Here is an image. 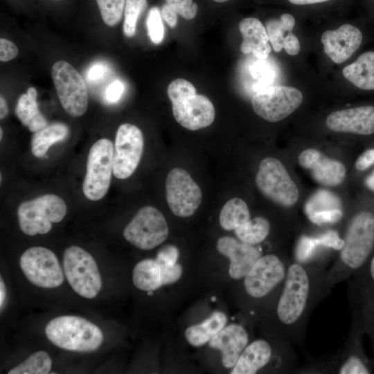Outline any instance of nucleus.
Here are the masks:
<instances>
[{"mask_svg": "<svg viewBox=\"0 0 374 374\" xmlns=\"http://www.w3.org/2000/svg\"><path fill=\"white\" fill-rule=\"evenodd\" d=\"M328 269L325 261L310 258L290 262L283 284L270 304L273 338L303 344L312 312L332 291L326 279Z\"/></svg>", "mask_w": 374, "mask_h": 374, "instance_id": "1", "label": "nucleus"}, {"mask_svg": "<svg viewBox=\"0 0 374 374\" xmlns=\"http://www.w3.org/2000/svg\"><path fill=\"white\" fill-rule=\"evenodd\" d=\"M343 240L339 256L327 272V283L331 290L368 259L374 247V215L362 211L354 215L348 222Z\"/></svg>", "mask_w": 374, "mask_h": 374, "instance_id": "2", "label": "nucleus"}, {"mask_svg": "<svg viewBox=\"0 0 374 374\" xmlns=\"http://www.w3.org/2000/svg\"><path fill=\"white\" fill-rule=\"evenodd\" d=\"M47 339L55 346L69 351L91 352L103 344L100 328L78 316L63 315L51 319L45 327Z\"/></svg>", "mask_w": 374, "mask_h": 374, "instance_id": "3", "label": "nucleus"}, {"mask_svg": "<svg viewBox=\"0 0 374 374\" xmlns=\"http://www.w3.org/2000/svg\"><path fill=\"white\" fill-rule=\"evenodd\" d=\"M294 345L275 338L272 343L264 339L249 344L240 355L231 374H255L274 362L285 373H293L296 368L297 356Z\"/></svg>", "mask_w": 374, "mask_h": 374, "instance_id": "4", "label": "nucleus"}, {"mask_svg": "<svg viewBox=\"0 0 374 374\" xmlns=\"http://www.w3.org/2000/svg\"><path fill=\"white\" fill-rule=\"evenodd\" d=\"M290 262L274 253L261 256L242 278L246 295L255 301L274 299L283 284Z\"/></svg>", "mask_w": 374, "mask_h": 374, "instance_id": "5", "label": "nucleus"}, {"mask_svg": "<svg viewBox=\"0 0 374 374\" xmlns=\"http://www.w3.org/2000/svg\"><path fill=\"white\" fill-rule=\"evenodd\" d=\"M67 208L64 201L54 194H45L22 202L17 209L19 226L27 235L45 234L65 217Z\"/></svg>", "mask_w": 374, "mask_h": 374, "instance_id": "6", "label": "nucleus"}, {"mask_svg": "<svg viewBox=\"0 0 374 374\" xmlns=\"http://www.w3.org/2000/svg\"><path fill=\"white\" fill-rule=\"evenodd\" d=\"M63 270L69 284L78 295L95 298L102 288V279L93 256L78 246L67 247L63 253Z\"/></svg>", "mask_w": 374, "mask_h": 374, "instance_id": "7", "label": "nucleus"}, {"mask_svg": "<svg viewBox=\"0 0 374 374\" xmlns=\"http://www.w3.org/2000/svg\"><path fill=\"white\" fill-rule=\"evenodd\" d=\"M113 160L114 148L109 139H100L91 147L82 184L84 195L88 199L100 200L107 193L113 172Z\"/></svg>", "mask_w": 374, "mask_h": 374, "instance_id": "8", "label": "nucleus"}, {"mask_svg": "<svg viewBox=\"0 0 374 374\" xmlns=\"http://www.w3.org/2000/svg\"><path fill=\"white\" fill-rule=\"evenodd\" d=\"M51 73L64 109L72 116H82L88 106V91L82 75L72 65L62 60L53 65Z\"/></svg>", "mask_w": 374, "mask_h": 374, "instance_id": "9", "label": "nucleus"}, {"mask_svg": "<svg viewBox=\"0 0 374 374\" xmlns=\"http://www.w3.org/2000/svg\"><path fill=\"white\" fill-rule=\"evenodd\" d=\"M168 233L163 215L150 206L140 208L123 231L125 239L143 250L157 247L166 240Z\"/></svg>", "mask_w": 374, "mask_h": 374, "instance_id": "10", "label": "nucleus"}, {"mask_svg": "<svg viewBox=\"0 0 374 374\" xmlns=\"http://www.w3.org/2000/svg\"><path fill=\"white\" fill-rule=\"evenodd\" d=\"M256 182L263 195L283 206H292L298 199L297 186L277 159L267 157L261 161Z\"/></svg>", "mask_w": 374, "mask_h": 374, "instance_id": "11", "label": "nucleus"}, {"mask_svg": "<svg viewBox=\"0 0 374 374\" xmlns=\"http://www.w3.org/2000/svg\"><path fill=\"white\" fill-rule=\"evenodd\" d=\"M19 265L28 281L39 287L55 288L64 282V270L56 255L47 248L27 249L20 257Z\"/></svg>", "mask_w": 374, "mask_h": 374, "instance_id": "12", "label": "nucleus"}, {"mask_svg": "<svg viewBox=\"0 0 374 374\" xmlns=\"http://www.w3.org/2000/svg\"><path fill=\"white\" fill-rule=\"evenodd\" d=\"M303 95L288 86H269L256 91L251 106L257 115L269 122H278L293 113L301 104Z\"/></svg>", "mask_w": 374, "mask_h": 374, "instance_id": "13", "label": "nucleus"}, {"mask_svg": "<svg viewBox=\"0 0 374 374\" xmlns=\"http://www.w3.org/2000/svg\"><path fill=\"white\" fill-rule=\"evenodd\" d=\"M168 206L177 216L186 217L198 208L202 199L200 188L185 170H171L166 181Z\"/></svg>", "mask_w": 374, "mask_h": 374, "instance_id": "14", "label": "nucleus"}, {"mask_svg": "<svg viewBox=\"0 0 374 374\" xmlns=\"http://www.w3.org/2000/svg\"><path fill=\"white\" fill-rule=\"evenodd\" d=\"M143 136L140 129L130 123L117 130L113 160L114 175L120 179L130 177L136 169L143 151Z\"/></svg>", "mask_w": 374, "mask_h": 374, "instance_id": "15", "label": "nucleus"}, {"mask_svg": "<svg viewBox=\"0 0 374 374\" xmlns=\"http://www.w3.org/2000/svg\"><path fill=\"white\" fill-rule=\"evenodd\" d=\"M354 332H351L346 343L331 358L306 366L296 368V373H332V374H368L371 371L357 351Z\"/></svg>", "mask_w": 374, "mask_h": 374, "instance_id": "16", "label": "nucleus"}, {"mask_svg": "<svg viewBox=\"0 0 374 374\" xmlns=\"http://www.w3.org/2000/svg\"><path fill=\"white\" fill-rule=\"evenodd\" d=\"M172 105L176 121L187 130H197L204 128L214 121V106L204 95L196 93Z\"/></svg>", "mask_w": 374, "mask_h": 374, "instance_id": "17", "label": "nucleus"}, {"mask_svg": "<svg viewBox=\"0 0 374 374\" xmlns=\"http://www.w3.org/2000/svg\"><path fill=\"white\" fill-rule=\"evenodd\" d=\"M217 249L229 259V274L234 280L242 279L262 256L260 249L256 245L229 236L218 239Z\"/></svg>", "mask_w": 374, "mask_h": 374, "instance_id": "18", "label": "nucleus"}, {"mask_svg": "<svg viewBox=\"0 0 374 374\" xmlns=\"http://www.w3.org/2000/svg\"><path fill=\"white\" fill-rule=\"evenodd\" d=\"M325 53L335 63L349 58L359 47L362 34L357 27L346 24L333 30L325 31L321 37Z\"/></svg>", "mask_w": 374, "mask_h": 374, "instance_id": "19", "label": "nucleus"}, {"mask_svg": "<svg viewBox=\"0 0 374 374\" xmlns=\"http://www.w3.org/2000/svg\"><path fill=\"white\" fill-rule=\"evenodd\" d=\"M326 125L335 132L371 134L374 133V107L361 106L334 112L327 117Z\"/></svg>", "mask_w": 374, "mask_h": 374, "instance_id": "20", "label": "nucleus"}, {"mask_svg": "<svg viewBox=\"0 0 374 374\" xmlns=\"http://www.w3.org/2000/svg\"><path fill=\"white\" fill-rule=\"evenodd\" d=\"M301 166L310 170L317 182L324 186H337L341 183L346 176L344 164L326 157L315 149H306L299 155Z\"/></svg>", "mask_w": 374, "mask_h": 374, "instance_id": "21", "label": "nucleus"}, {"mask_svg": "<svg viewBox=\"0 0 374 374\" xmlns=\"http://www.w3.org/2000/svg\"><path fill=\"white\" fill-rule=\"evenodd\" d=\"M249 344V334L240 324L224 327L209 341V346L222 353V362L226 368H233Z\"/></svg>", "mask_w": 374, "mask_h": 374, "instance_id": "22", "label": "nucleus"}, {"mask_svg": "<svg viewBox=\"0 0 374 374\" xmlns=\"http://www.w3.org/2000/svg\"><path fill=\"white\" fill-rule=\"evenodd\" d=\"M239 30L242 35L240 51L244 54L253 53L260 60L268 57L271 52L269 39L265 27L254 17H247L239 23Z\"/></svg>", "mask_w": 374, "mask_h": 374, "instance_id": "23", "label": "nucleus"}, {"mask_svg": "<svg viewBox=\"0 0 374 374\" xmlns=\"http://www.w3.org/2000/svg\"><path fill=\"white\" fill-rule=\"evenodd\" d=\"M343 75L355 87L364 90L374 89V51L360 55L342 70Z\"/></svg>", "mask_w": 374, "mask_h": 374, "instance_id": "24", "label": "nucleus"}, {"mask_svg": "<svg viewBox=\"0 0 374 374\" xmlns=\"http://www.w3.org/2000/svg\"><path fill=\"white\" fill-rule=\"evenodd\" d=\"M226 316L222 312L215 311L202 323L189 326L185 330L188 342L195 347L208 342L224 327Z\"/></svg>", "mask_w": 374, "mask_h": 374, "instance_id": "25", "label": "nucleus"}, {"mask_svg": "<svg viewBox=\"0 0 374 374\" xmlns=\"http://www.w3.org/2000/svg\"><path fill=\"white\" fill-rule=\"evenodd\" d=\"M132 282L136 288L145 292L161 287V269L157 260L148 258L139 262L132 271Z\"/></svg>", "mask_w": 374, "mask_h": 374, "instance_id": "26", "label": "nucleus"}, {"mask_svg": "<svg viewBox=\"0 0 374 374\" xmlns=\"http://www.w3.org/2000/svg\"><path fill=\"white\" fill-rule=\"evenodd\" d=\"M69 134V127L62 123L46 125L35 132L31 138V152L37 157H44L50 147L64 140Z\"/></svg>", "mask_w": 374, "mask_h": 374, "instance_id": "27", "label": "nucleus"}, {"mask_svg": "<svg viewBox=\"0 0 374 374\" xmlns=\"http://www.w3.org/2000/svg\"><path fill=\"white\" fill-rule=\"evenodd\" d=\"M15 114L30 132H35L47 125V121L40 113L37 98L30 97L27 93L22 94L17 102Z\"/></svg>", "mask_w": 374, "mask_h": 374, "instance_id": "28", "label": "nucleus"}, {"mask_svg": "<svg viewBox=\"0 0 374 374\" xmlns=\"http://www.w3.org/2000/svg\"><path fill=\"white\" fill-rule=\"evenodd\" d=\"M250 220V212L244 201L235 197L229 199L220 213V226L226 231L234 230Z\"/></svg>", "mask_w": 374, "mask_h": 374, "instance_id": "29", "label": "nucleus"}, {"mask_svg": "<svg viewBox=\"0 0 374 374\" xmlns=\"http://www.w3.org/2000/svg\"><path fill=\"white\" fill-rule=\"evenodd\" d=\"M271 226L267 219L256 217L234 229L238 238L247 244L256 245L264 241L270 233Z\"/></svg>", "mask_w": 374, "mask_h": 374, "instance_id": "30", "label": "nucleus"}, {"mask_svg": "<svg viewBox=\"0 0 374 374\" xmlns=\"http://www.w3.org/2000/svg\"><path fill=\"white\" fill-rule=\"evenodd\" d=\"M295 26L294 17L289 13H284L278 19H271L265 24V28L269 42L276 52L283 48V40L292 32Z\"/></svg>", "mask_w": 374, "mask_h": 374, "instance_id": "31", "label": "nucleus"}, {"mask_svg": "<svg viewBox=\"0 0 374 374\" xmlns=\"http://www.w3.org/2000/svg\"><path fill=\"white\" fill-rule=\"evenodd\" d=\"M52 367V359L44 350L31 354L24 361L10 369L8 374H46Z\"/></svg>", "mask_w": 374, "mask_h": 374, "instance_id": "32", "label": "nucleus"}, {"mask_svg": "<svg viewBox=\"0 0 374 374\" xmlns=\"http://www.w3.org/2000/svg\"><path fill=\"white\" fill-rule=\"evenodd\" d=\"M339 199L335 194L325 190L316 192L306 202L305 211L308 216L321 211L341 210Z\"/></svg>", "mask_w": 374, "mask_h": 374, "instance_id": "33", "label": "nucleus"}, {"mask_svg": "<svg viewBox=\"0 0 374 374\" xmlns=\"http://www.w3.org/2000/svg\"><path fill=\"white\" fill-rule=\"evenodd\" d=\"M146 6L147 0H126L123 32L127 37L135 34L138 18Z\"/></svg>", "mask_w": 374, "mask_h": 374, "instance_id": "34", "label": "nucleus"}, {"mask_svg": "<svg viewBox=\"0 0 374 374\" xmlns=\"http://www.w3.org/2000/svg\"><path fill=\"white\" fill-rule=\"evenodd\" d=\"M103 21L116 26L121 19L126 0H96Z\"/></svg>", "mask_w": 374, "mask_h": 374, "instance_id": "35", "label": "nucleus"}, {"mask_svg": "<svg viewBox=\"0 0 374 374\" xmlns=\"http://www.w3.org/2000/svg\"><path fill=\"white\" fill-rule=\"evenodd\" d=\"M146 24L151 41L155 44H160L163 39L164 27L160 10L157 7H153L149 10Z\"/></svg>", "mask_w": 374, "mask_h": 374, "instance_id": "36", "label": "nucleus"}, {"mask_svg": "<svg viewBox=\"0 0 374 374\" xmlns=\"http://www.w3.org/2000/svg\"><path fill=\"white\" fill-rule=\"evenodd\" d=\"M167 93L172 104L196 94L195 87L188 80L177 78L168 87Z\"/></svg>", "mask_w": 374, "mask_h": 374, "instance_id": "37", "label": "nucleus"}, {"mask_svg": "<svg viewBox=\"0 0 374 374\" xmlns=\"http://www.w3.org/2000/svg\"><path fill=\"white\" fill-rule=\"evenodd\" d=\"M166 3L177 14L186 19H192L197 14V6L193 0H166Z\"/></svg>", "mask_w": 374, "mask_h": 374, "instance_id": "38", "label": "nucleus"}, {"mask_svg": "<svg viewBox=\"0 0 374 374\" xmlns=\"http://www.w3.org/2000/svg\"><path fill=\"white\" fill-rule=\"evenodd\" d=\"M179 252L178 249L172 244L163 247L157 253L155 259L161 265L174 266L177 264Z\"/></svg>", "mask_w": 374, "mask_h": 374, "instance_id": "39", "label": "nucleus"}, {"mask_svg": "<svg viewBox=\"0 0 374 374\" xmlns=\"http://www.w3.org/2000/svg\"><path fill=\"white\" fill-rule=\"evenodd\" d=\"M343 215L341 210H332L314 213L308 216L309 219L317 224H321L327 222H336L339 221Z\"/></svg>", "mask_w": 374, "mask_h": 374, "instance_id": "40", "label": "nucleus"}, {"mask_svg": "<svg viewBox=\"0 0 374 374\" xmlns=\"http://www.w3.org/2000/svg\"><path fill=\"white\" fill-rule=\"evenodd\" d=\"M319 244L340 250L344 245V240L335 231H328L317 238Z\"/></svg>", "mask_w": 374, "mask_h": 374, "instance_id": "41", "label": "nucleus"}, {"mask_svg": "<svg viewBox=\"0 0 374 374\" xmlns=\"http://www.w3.org/2000/svg\"><path fill=\"white\" fill-rule=\"evenodd\" d=\"M19 53L17 46L5 38L0 39V60L8 62L14 59Z\"/></svg>", "mask_w": 374, "mask_h": 374, "instance_id": "42", "label": "nucleus"}, {"mask_svg": "<svg viewBox=\"0 0 374 374\" xmlns=\"http://www.w3.org/2000/svg\"><path fill=\"white\" fill-rule=\"evenodd\" d=\"M124 85L120 80L112 82L106 89L105 98L109 103L117 102L121 97L123 91Z\"/></svg>", "mask_w": 374, "mask_h": 374, "instance_id": "43", "label": "nucleus"}, {"mask_svg": "<svg viewBox=\"0 0 374 374\" xmlns=\"http://www.w3.org/2000/svg\"><path fill=\"white\" fill-rule=\"evenodd\" d=\"M282 46L283 48L290 55H296L300 51L299 40L292 32L289 33L283 39Z\"/></svg>", "mask_w": 374, "mask_h": 374, "instance_id": "44", "label": "nucleus"}, {"mask_svg": "<svg viewBox=\"0 0 374 374\" xmlns=\"http://www.w3.org/2000/svg\"><path fill=\"white\" fill-rule=\"evenodd\" d=\"M374 164V149L365 151L355 162L358 170H364Z\"/></svg>", "mask_w": 374, "mask_h": 374, "instance_id": "45", "label": "nucleus"}, {"mask_svg": "<svg viewBox=\"0 0 374 374\" xmlns=\"http://www.w3.org/2000/svg\"><path fill=\"white\" fill-rule=\"evenodd\" d=\"M105 71L106 68L103 64H95L87 71V79L89 81L96 82L104 77Z\"/></svg>", "mask_w": 374, "mask_h": 374, "instance_id": "46", "label": "nucleus"}, {"mask_svg": "<svg viewBox=\"0 0 374 374\" xmlns=\"http://www.w3.org/2000/svg\"><path fill=\"white\" fill-rule=\"evenodd\" d=\"M161 14L164 20L170 27L174 28L177 26V13L167 3L162 6Z\"/></svg>", "mask_w": 374, "mask_h": 374, "instance_id": "47", "label": "nucleus"}, {"mask_svg": "<svg viewBox=\"0 0 374 374\" xmlns=\"http://www.w3.org/2000/svg\"><path fill=\"white\" fill-rule=\"evenodd\" d=\"M290 3L297 6L310 5L326 2L330 0H288Z\"/></svg>", "mask_w": 374, "mask_h": 374, "instance_id": "48", "label": "nucleus"}, {"mask_svg": "<svg viewBox=\"0 0 374 374\" xmlns=\"http://www.w3.org/2000/svg\"><path fill=\"white\" fill-rule=\"evenodd\" d=\"M6 297V287L5 283L2 278V276L0 278V307L1 310L3 306Z\"/></svg>", "mask_w": 374, "mask_h": 374, "instance_id": "49", "label": "nucleus"}, {"mask_svg": "<svg viewBox=\"0 0 374 374\" xmlns=\"http://www.w3.org/2000/svg\"><path fill=\"white\" fill-rule=\"evenodd\" d=\"M8 112L7 103L4 98L1 96L0 97V118H4Z\"/></svg>", "mask_w": 374, "mask_h": 374, "instance_id": "50", "label": "nucleus"}, {"mask_svg": "<svg viewBox=\"0 0 374 374\" xmlns=\"http://www.w3.org/2000/svg\"><path fill=\"white\" fill-rule=\"evenodd\" d=\"M368 274L371 283L374 285V256L372 257L368 265Z\"/></svg>", "mask_w": 374, "mask_h": 374, "instance_id": "51", "label": "nucleus"}, {"mask_svg": "<svg viewBox=\"0 0 374 374\" xmlns=\"http://www.w3.org/2000/svg\"><path fill=\"white\" fill-rule=\"evenodd\" d=\"M365 184L368 188L374 191V175L368 176L365 181Z\"/></svg>", "mask_w": 374, "mask_h": 374, "instance_id": "52", "label": "nucleus"}, {"mask_svg": "<svg viewBox=\"0 0 374 374\" xmlns=\"http://www.w3.org/2000/svg\"><path fill=\"white\" fill-rule=\"evenodd\" d=\"M213 1H215L216 2H218V3H223V2H226V1H227L229 0H213Z\"/></svg>", "mask_w": 374, "mask_h": 374, "instance_id": "53", "label": "nucleus"}, {"mask_svg": "<svg viewBox=\"0 0 374 374\" xmlns=\"http://www.w3.org/2000/svg\"><path fill=\"white\" fill-rule=\"evenodd\" d=\"M2 134H3V130H2V128L1 127L0 128V139H2Z\"/></svg>", "mask_w": 374, "mask_h": 374, "instance_id": "54", "label": "nucleus"}, {"mask_svg": "<svg viewBox=\"0 0 374 374\" xmlns=\"http://www.w3.org/2000/svg\"><path fill=\"white\" fill-rule=\"evenodd\" d=\"M372 174H373V175H374V172H373Z\"/></svg>", "mask_w": 374, "mask_h": 374, "instance_id": "55", "label": "nucleus"}]
</instances>
